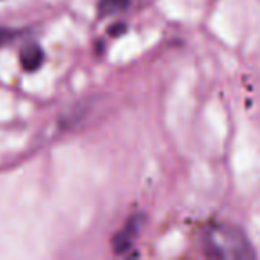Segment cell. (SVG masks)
Segmentation results:
<instances>
[{
  "mask_svg": "<svg viewBox=\"0 0 260 260\" xmlns=\"http://www.w3.org/2000/svg\"><path fill=\"white\" fill-rule=\"evenodd\" d=\"M18 36V32L13 29H4V27H0V48L6 47L8 43H11L15 38Z\"/></svg>",
  "mask_w": 260,
  "mask_h": 260,
  "instance_id": "5",
  "label": "cell"
},
{
  "mask_svg": "<svg viewBox=\"0 0 260 260\" xmlns=\"http://www.w3.org/2000/svg\"><path fill=\"white\" fill-rule=\"evenodd\" d=\"M45 61L43 48L38 47V45H27L20 52V62H22V68L29 73H34L41 68Z\"/></svg>",
  "mask_w": 260,
  "mask_h": 260,
  "instance_id": "3",
  "label": "cell"
},
{
  "mask_svg": "<svg viewBox=\"0 0 260 260\" xmlns=\"http://www.w3.org/2000/svg\"><path fill=\"white\" fill-rule=\"evenodd\" d=\"M130 0H100L98 2V16L100 18H107V16H114L128 9Z\"/></svg>",
  "mask_w": 260,
  "mask_h": 260,
  "instance_id": "4",
  "label": "cell"
},
{
  "mask_svg": "<svg viewBox=\"0 0 260 260\" xmlns=\"http://www.w3.org/2000/svg\"><path fill=\"white\" fill-rule=\"evenodd\" d=\"M123 32H126V25H125V23H114V25L109 27V34H111V36H114V38L121 36Z\"/></svg>",
  "mask_w": 260,
  "mask_h": 260,
  "instance_id": "6",
  "label": "cell"
},
{
  "mask_svg": "<svg viewBox=\"0 0 260 260\" xmlns=\"http://www.w3.org/2000/svg\"><path fill=\"white\" fill-rule=\"evenodd\" d=\"M203 251L210 258L221 260H251L255 258L249 239L241 228L226 223L210 224L203 232Z\"/></svg>",
  "mask_w": 260,
  "mask_h": 260,
  "instance_id": "1",
  "label": "cell"
},
{
  "mask_svg": "<svg viewBox=\"0 0 260 260\" xmlns=\"http://www.w3.org/2000/svg\"><path fill=\"white\" fill-rule=\"evenodd\" d=\"M143 223H145V216H139V214L126 221V224L119 230V234L112 239V248L116 253H125L132 248V242L141 232Z\"/></svg>",
  "mask_w": 260,
  "mask_h": 260,
  "instance_id": "2",
  "label": "cell"
}]
</instances>
